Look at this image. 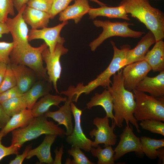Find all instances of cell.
Masks as SVG:
<instances>
[{
  "label": "cell",
  "mask_w": 164,
  "mask_h": 164,
  "mask_svg": "<svg viewBox=\"0 0 164 164\" xmlns=\"http://www.w3.org/2000/svg\"><path fill=\"white\" fill-rule=\"evenodd\" d=\"M114 50L113 58L107 67L94 80L84 85L83 83H79L76 86H70L65 91H62L60 94L64 95L72 102H77L78 98L83 93L87 95L99 86L107 88L112 82L110 78L118 70L126 66L125 57L127 52L131 46L128 44L124 45L118 49L115 43L111 41Z\"/></svg>",
  "instance_id": "obj_1"
},
{
  "label": "cell",
  "mask_w": 164,
  "mask_h": 164,
  "mask_svg": "<svg viewBox=\"0 0 164 164\" xmlns=\"http://www.w3.org/2000/svg\"><path fill=\"white\" fill-rule=\"evenodd\" d=\"M120 70L113 75L111 86L106 88L112 97L114 121L116 125L119 128L122 127L124 120L126 124L130 122L140 133L139 127L134 115L136 106L135 96L132 92L125 87L122 70Z\"/></svg>",
  "instance_id": "obj_2"
},
{
  "label": "cell",
  "mask_w": 164,
  "mask_h": 164,
  "mask_svg": "<svg viewBox=\"0 0 164 164\" xmlns=\"http://www.w3.org/2000/svg\"><path fill=\"white\" fill-rule=\"evenodd\" d=\"M119 5L143 23L154 35L156 42L164 38V14L152 6L148 0H122Z\"/></svg>",
  "instance_id": "obj_3"
},
{
  "label": "cell",
  "mask_w": 164,
  "mask_h": 164,
  "mask_svg": "<svg viewBox=\"0 0 164 164\" xmlns=\"http://www.w3.org/2000/svg\"><path fill=\"white\" fill-rule=\"evenodd\" d=\"M11 144L20 148L26 142L45 134L54 135L61 137L66 135L64 129L52 121H49L44 115L34 118L26 126L11 131Z\"/></svg>",
  "instance_id": "obj_4"
},
{
  "label": "cell",
  "mask_w": 164,
  "mask_h": 164,
  "mask_svg": "<svg viewBox=\"0 0 164 164\" xmlns=\"http://www.w3.org/2000/svg\"><path fill=\"white\" fill-rule=\"evenodd\" d=\"M48 47L45 43L38 47H32L29 43L14 46L10 56L11 63L26 66L34 71L40 79L49 81L42 56Z\"/></svg>",
  "instance_id": "obj_5"
},
{
  "label": "cell",
  "mask_w": 164,
  "mask_h": 164,
  "mask_svg": "<svg viewBox=\"0 0 164 164\" xmlns=\"http://www.w3.org/2000/svg\"><path fill=\"white\" fill-rule=\"evenodd\" d=\"M133 91L136 102L134 115L137 121L147 119L164 121V97H155L136 89Z\"/></svg>",
  "instance_id": "obj_6"
},
{
  "label": "cell",
  "mask_w": 164,
  "mask_h": 164,
  "mask_svg": "<svg viewBox=\"0 0 164 164\" xmlns=\"http://www.w3.org/2000/svg\"><path fill=\"white\" fill-rule=\"evenodd\" d=\"M93 23L97 27H102L103 30L99 36L89 44L91 50L93 51H95L104 41L111 37L118 36L138 38L145 33V32L132 29L129 26L134 24L126 21L112 22L109 20L96 19L93 21Z\"/></svg>",
  "instance_id": "obj_7"
},
{
  "label": "cell",
  "mask_w": 164,
  "mask_h": 164,
  "mask_svg": "<svg viewBox=\"0 0 164 164\" xmlns=\"http://www.w3.org/2000/svg\"><path fill=\"white\" fill-rule=\"evenodd\" d=\"M63 44L58 43L53 53H51L48 47L42 53V59L46 64V68L49 81L53 84L56 92L58 94L59 93L57 88V83L60 79L62 70L60 58L68 51V49L65 48Z\"/></svg>",
  "instance_id": "obj_8"
},
{
  "label": "cell",
  "mask_w": 164,
  "mask_h": 164,
  "mask_svg": "<svg viewBox=\"0 0 164 164\" xmlns=\"http://www.w3.org/2000/svg\"><path fill=\"white\" fill-rule=\"evenodd\" d=\"M109 118L106 116L103 118L96 117L94 119L93 124L97 128L93 129L89 133L91 138L95 137L92 147L96 148L101 144H104V146L114 145L116 144L117 136L114 133V130L116 125L114 121L110 127Z\"/></svg>",
  "instance_id": "obj_9"
},
{
  "label": "cell",
  "mask_w": 164,
  "mask_h": 164,
  "mask_svg": "<svg viewBox=\"0 0 164 164\" xmlns=\"http://www.w3.org/2000/svg\"><path fill=\"white\" fill-rule=\"evenodd\" d=\"M124 67L122 72L124 85L130 91L136 89L140 83L152 70L145 60L131 63Z\"/></svg>",
  "instance_id": "obj_10"
},
{
  "label": "cell",
  "mask_w": 164,
  "mask_h": 164,
  "mask_svg": "<svg viewBox=\"0 0 164 164\" xmlns=\"http://www.w3.org/2000/svg\"><path fill=\"white\" fill-rule=\"evenodd\" d=\"M68 23V21H66L52 27H46L40 29H32L29 32L28 40L29 42L36 39L43 40L51 53H53L58 43L63 44L65 42L64 39L60 36V32Z\"/></svg>",
  "instance_id": "obj_11"
},
{
  "label": "cell",
  "mask_w": 164,
  "mask_h": 164,
  "mask_svg": "<svg viewBox=\"0 0 164 164\" xmlns=\"http://www.w3.org/2000/svg\"><path fill=\"white\" fill-rule=\"evenodd\" d=\"M70 106L75 125L71 134L67 136L66 141L71 147H78L85 152H90L93 141L86 137L81 127V117L82 111L72 102L70 103Z\"/></svg>",
  "instance_id": "obj_12"
},
{
  "label": "cell",
  "mask_w": 164,
  "mask_h": 164,
  "mask_svg": "<svg viewBox=\"0 0 164 164\" xmlns=\"http://www.w3.org/2000/svg\"><path fill=\"white\" fill-rule=\"evenodd\" d=\"M119 136L120 141L114 150V161L131 152H134L138 154L143 153L140 138L135 135L129 124H126Z\"/></svg>",
  "instance_id": "obj_13"
},
{
  "label": "cell",
  "mask_w": 164,
  "mask_h": 164,
  "mask_svg": "<svg viewBox=\"0 0 164 164\" xmlns=\"http://www.w3.org/2000/svg\"><path fill=\"white\" fill-rule=\"evenodd\" d=\"M26 5H25L13 18L8 17L5 22L12 35L14 46L29 43V29L22 17Z\"/></svg>",
  "instance_id": "obj_14"
},
{
  "label": "cell",
  "mask_w": 164,
  "mask_h": 164,
  "mask_svg": "<svg viewBox=\"0 0 164 164\" xmlns=\"http://www.w3.org/2000/svg\"><path fill=\"white\" fill-rule=\"evenodd\" d=\"M16 82V86L23 94L40 79L35 72L29 67L21 64L10 63Z\"/></svg>",
  "instance_id": "obj_15"
},
{
  "label": "cell",
  "mask_w": 164,
  "mask_h": 164,
  "mask_svg": "<svg viewBox=\"0 0 164 164\" xmlns=\"http://www.w3.org/2000/svg\"><path fill=\"white\" fill-rule=\"evenodd\" d=\"M155 42L154 35L149 30L142 38L134 48L129 49L127 51L125 57L126 66L145 60V56L149 49Z\"/></svg>",
  "instance_id": "obj_16"
},
{
  "label": "cell",
  "mask_w": 164,
  "mask_h": 164,
  "mask_svg": "<svg viewBox=\"0 0 164 164\" xmlns=\"http://www.w3.org/2000/svg\"><path fill=\"white\" fill-rule=\"evenodd\" d=\"M136 90L149 93L156 97H164V71L154 77L147 76L140 83Z\"/></svg>",
  "instance_id": "obj_17"
},
{
  "label": "cell",
  "mask_w": 164,
  "mask_h": 164,
  "mask_svg": "<svg viewBox=\"0 0 164 164\" xmlns=\"http://www.w3.org/2000/svg\"><path fill=\"white\" fill-rule=\"evenodd\" d=\"M71 100L67 98L64 105L58 110L54 111H48L44 115L46 118H52L58 122L57 124L63 125L66 129V135L68 136L72 133L73 126L72 121V112L70 103Z\"/></svg>",
  "instance_id": "obj_18"
},
{
  "label": "cell",
  "mask_w": 164,
  "mask_h": 164,
  "mask_svg": "<svg viewBox=\"0 0 164 164\" xmlns=\"http://www.w3.org/2000/svg\"><path fill=\"white\" fill-rule=\"evenodd\" d=\"M52 83L44 79H39L27 92L22 97L27 108L31 109L40 97L49 93L52 90Z\"/></svg>",
  "instance_id": "obj_19"
},
{
  "label": "cell",
  "mask_w": 164,
  "mask_h": 164,
  "mask_svg": "<svg viewBox=\"0 0 164 164\" xmlns=\"http://www.w3.org/2000/svg\"><path fill=\"white\" fill-rule=\"evenodd\" d=\"M73 5L67 6L59 13V19L61 22L73 19L77 24L83 17L88 13L91 8L88 0H75Z\"/></svg>",
  "instance_id": "obj_20"
},
{
  "label": "cell",
  "mask_w": 164,
  "mask_h": 164,
  "mask_svg": "<svg viewBox=\"0 0 164 164\" xmlns=\"http://www.w3.org/2000/svg\"><path fill=\"white\" fill-rule=\"evenodd\" d=\"M57 136L54 135H45L41 143L36 148L31 149L29 151L26 158L29 159L36 156L39 159L40 164H53L54 160L51 155L50 149Z\"/></svg>",
  "instance_id": "obj_21"
},
{
  "label": "cell",
  "mask_w": 164,
  "mask_h": 164,
  "mask_svg": "<svg viewBox=\"0 0 164 164\" xmlns=\"http://www.w3.org/2000/svg\"><path fill=\"white\" fill-rule=\"evenodd\" d=\"M25 22L32 29H39L47 27L50 19L49 13L28 6L25 7L22 13Z\"/></svg>",
  "instance_id": "obj_22"
},
{
  "label": "cell",
  "mask_w": 164,
  "mask_h": 164,
  "mask_svg": "<svg viewBox=\"0 0 164 164\" xmlns=\"http://www.w3.org/2000/svg\"><path fill=\"white\" fill-rule=\"evenodd\" d=\"M153 72L164 71V42H156L153 48L147 53L145 58Z\"/></svg>",
  "instance_id": "obj_23"
},
{
  "label": "cell",
  "mask_w": 164,
  "mask_h": 164,
  "mask_svg": "<svg viewBox=\"0 0 164 164\" xmlns=\"http://www.w3.org/2000/svg\"><path fill=\"white\" fill-rule=\"evenodd\" d=\"M34 118L31 109L25 108L12 116L0 132L4 137L13 130L27 125Z\"/></svg>",
  "instance_id": "obj_24"
},
{
  "label": "cell",
  "mask_w": 164,
  "mask_h": 164,
  "mask_svg": "<svg viewBox=\"0 0 164 164\" xmlns=\"http://www.w3.org/2000/svg\"><path fill=\"white\" fill-rule=\"evenodd\" d=\"M66 97H63L59 95H53L49 93L42 97L34 104L31 109L34 118L43 115L49 111L53 105L59 107L60 104L67 100Z\"/></svg>",
  "instance_id": "obj_25"
},
{
  "label": "cell",
  "mask_w": 164,
  "mask_h": 164,
  "mask_svg": "<svg viewBox=\"0 0 164 164\" xmlns=\"http://www.w3.org/2000/svg\"><path fill=\"white\" fill-rule=\"evenodd\" d=\"M86 105L87 108L89 109L94 106H101L105 110L106 116L111 118L112 121H114V117L113 112V104L112 97L107 89H105L101 94L95 93Z\"/></svg>",
  "instance_id": "obj_26"
},
{
  "label": "cell",
  "mask_w": 164,
  "mask_h": 164,
  "mask_svg": "<svg viewBox=\"0 0 164 164\" xmlns=\"http://www.w3.org/2000/svg\"><path fill=\"white\" fill-rule=\"evenodd\" d=\"M89 19H94L98 16L107 17L110 19H121L130 20L123 6L108 7L106 5L96 8H91L88 13Z\"/></svg>",
  "instance_id": "obj_27"
},
{
  "label": "cell",
  "mask_w": 164,
  "mask_h": 164,
  "mask_svg": "<svg viewBox=\"0 0 164 164\" xmlns=\"http://www.w3.org/2000/svg\"><path fill=\"white\" fill-rule=\"evenodd\" d=\"M140 138L143 153L151 159L156 158L158 149L164 146V139H156L146 136Z\"/></svg>",
  "instance_id": "obj_28"
},
{
  "label": "cell",
  "mask_w": 164,
  "mask_h": 164,
  "mask_svg": "<svg viewBox=\"0 0 164 164\" xmlns=\"http://www.w3.org/2000/svg\"><path fill=\"white\" fill-rule=\"evenodd\" d=\"M102 148L99 145L95 148L92 147L90 151L92 155L98 159L97 164H114V151L111 146H105Z\"/></svg>",
  "instance_id": "obj_29"
},
{
  "label": "cell",
  "mask_w": 164,
  "mask_h": 164,
  "mask_svg": "<svg viewBox=\"0 0 164 164\" xmlns=\"http://www.w3.org/2000/svg\"><path fill=\"white\" fill-rule=\"evenodd\" d=\"M22 95L8 99L1 103L4 111L9 116L11 117L27 108Z\"/></svg>",
  "instance_id": "obj_30"
},
{
  "label": "cell",
  "mask_w": 164,
  "mask_h": 164,
  "mask_svg": "<svg viewBox=\"0 0 164 164\" xmlns=\"http://www.w3.org/2000/svg\"><path fill=\"white\" fill-rule=\"evenodd\" d=\"M162 121L147 119L141 121L140 125L142 129L152 133L164 135V123Z\"/></svg>",
  "instance_id": "obj_31"
},
{
  "label": "cell",
  "mask_w": 164,
  "mask_h": 164,
  "mask_svg": "<svg viewBox=\"0 0 164 164\" xmlns=\"http://www.w3.org/2000/svg\"><path fill=\"white\" fill-rule=\"evenodd\" d=\"M16 86V79L10 63L8 64L4 79L0 86V93Z\"/></svg>",
  "instance_id": "obj_32"
},
{
  "label": "cell",
  "mask_w": 164,
  "mask_h": 164,
  "mask_svg": "<svg viewBox=\"0 0 164 164\" xmlns=\"http://www.w3.org/2000/svg\"><path fill=\"white\" fill-rule=\"evenodd\" d=\"M68 153L73 158L71 160L72 164H94V163L91 161L84 153L78 147H71L67 151Z\"/></svg>",
  "instance_id": "obj_33"
},
{
  "label": "cell",
  "mask_w": 164,
  "mask_h": 164,
  "mask_svg": "<svg viewBox=\"0 0 164 164\" xmlns=\"http://www.w3.org/2000/svg\"><path fill=\"white\" fill-rule=\"evenodd\" d=\"M13 0H0V22L5 23L9 14L14 16Z\"/></svg>",
  "instance_id": "obj_34"
},
{
  "label": "cell",
  "mask_w": 164,
  "mask_h": 164,
  "mask_svg": "<svg viewBox=\"0 0 164 164\" xmlns=\"http://www.w3.org/2000/svg\"><path fill=\"white\" fill-rule=\"evenodd\" d=\"M14 46L13 42L0 41V63H11L10 56Z\"/></svg>",
  "instance_id": "obj_35"
},
{
  "label": "cell",
  "mask_w": 164,
  "mask_h": 164,
  "mask_svg": "<svg viewBox=\"0 0 164 164\" xmlns=\"http://www.w3.org/2000/svg\"><path fill=\"white\" fill-rule=\"evenodd\" d=\"M75 0H53L51 10L49 13L50 19H53L58 13L64 10L73 1Z\"/></svg>",
  "instance_id": "obj_36"
},
{
  "label": "cell",
  "mask_w": 164,
  "mask_h": 164,
  "mask_svg": "<svg viewBox=\"0 0 164 164\" xmlns=\"http://www.w3.org/2000/svg\"><path fill=\"white\" fill-rule=\"evenodd\" d=\"M53 3V0H29L27 5L32 8L49 13Z\"/></svg>",
  "instance_id": "obj_37"
},
{
  "label": "cell",
  "mask_w": 164,
  "mask_h": 164,
  "mask_svg": "<svg viewBox=\"0 0 164 164\" xmlns=\"http://www.w3.org/2000/svg\"><path fill=\"white\" fill-rule=\"evenodd\" d=\"M3 135L0 131V161L4 157L12 155H17L21 148L12 145L9 147H5L2 143Z\"/></svg>",
  "instance_id": "obj_38"
},
{
  "label": "cell",
  "mask_w": 164,
  "mask_h": 164,
  "mask_svg": "<svg viewBox=\"0 0 164 164\" xmlns=\"http://www.w3.org/2000/svg\"><path fill=\"white\" fill-rule=\"evenodd\" d=\"M23 94L21 93L16 86L0 93V103L11 98L22 96Z\"/></svg>",
  "instance_id": "obj_39"
},
{
  "label": "cell",
  "mask_w": 164,
  "mask_h": 164,
  "mask_svg": "<svg viewBox=\"0 0 164 164\" xmlns=\"http://www.w3.org/2000/svg\"><path fill=\"white\" fill-rule=\"evenodd\" d=\"M32 145L30 144L26 147L22 153L20 155H17L14 159L11 160L10 164H21L24 159L26 158L29 151L31 149Z\"/></svg>",
  "instance_id": "obj_40"
},
{
  "label": "cell",
  "mask_w": 164,
  "mask_h": 164,
  "mask_svg": "<svg viewBox=\"0 0 164 164\" xmlns=\"http://www.w3.org/2000/svg\"><path fill=\"white\" fill-rule=\"evenodd\" d=\"M55 153V157L53 161V164H61V160L63 155V146L62 145L58 149L56 148L54 151Z\"/></svg>",
  "instance_id": "obj_41"
},
{
  "label": "cell",
  "mask_w": 164,
  "mask_h": 164,
  "mask_svg": "<svg viewBox=\"0 0 164 164\" xmlns=\"http://www.w3.org/2000/svg\"><path fill=\"white\" fill-rule=\"evenodd\" d=\"M10 118L11 117L6 113L0 103V123L5 126Z\"/></svg>",
  "instance_id": "obj_42"
},
{
  "label": "cell",
  "mask_w": 164,
  "mask_h": 164,
  "mask_svg": "<svg viewBox=\"0 0 164 164\" xmlns=\"http://www.w3.org/2000/svg\"><path fill=\"white\" fill-rule=\"evenodd\" d=\"M29 0H13L14 7L19 12Z\"/></svg>",
  "instance_id": "obj_43"
},
{
  "label": "cell",
  "mask_w": 164,
  "mask_h": 164,
  "mask_svg": "<svg viewBox=\"0 0 164 164\" xmlns=\"http://www.w3.org/2000/svg\"><path fill=\"white\" fill-rule=\"evenodd\" d=\"M7 65L5 63H0V86L4 79Z\"/></svg>",
  "instance_id": "obj_44"
},
{
  "label": "cell",
  "mask_w": 164,
  "mask_h": 164,
  "mask_svg": "<svg viewBox=\"0 0 164 164\" xmlns=\"http://www.w3.org/2000/svg\"><path fill=\"white\" fill-rule=\"evenodd\" d=\"M10 33L5 23L0 22V39L2 35Z\"/></svg>",
  "instance_id": "obj_45"
},
{
  "label": "cell",
  "mask_w": 164,
  "mask_h": 164,
  "mask_svg": "<svg viewBox=\"0 0 164 164\" xmlns=\"http://www.w3.org/2000/svg\"><path fill=\"white\" fill-rule=\"evenodd\" d=\"M157 157L160 162L164 163V147L159 148L158 149Z\"/></svg>",
  "instance_id": "obj_46"
},
{
  "label": "cell",
  "mask_w": 164,
  "mask_h": 164,
  "mask_svg": "<svg viewBox=\"0 0 164 164\" xmlns=\"http://www.w3.org/2000/svg\"><path fill=\"white\" fill-rule=\"evenodd\" d=\"M91 1L93 2H96L97 3V4H98L99 5H100L101 6H103L106 5H107L105 4H104L100 1H99L98 0H90Z\"/></svg>",
  "instance_id": "obj_47"
},
{
  "label": "cell",
  "mask_w": 164,
  "mask_h": 164,
  "mask_svg": "<svg viewBox=\"0 0 164 164\" xmlns=\"http://www.w3.org/2000/svg\"><path fill=\"white\" fill-rule=\"evenodd\" d=\"M4 125L0 123V129H2L3 128H4Z\"/></svg>",
  "instance_id": "obj_48"
},
{
  "label": "cell",
  "mask_w": 164,
  "mask_h": 164,
  "mask_svg": "<svg viewBox=\"0 0 164 164\" xmlns=\"http://www.w3.org/2000/svg\"></svg>",
  "instance_id": "obj_49"
}]
</instances>
